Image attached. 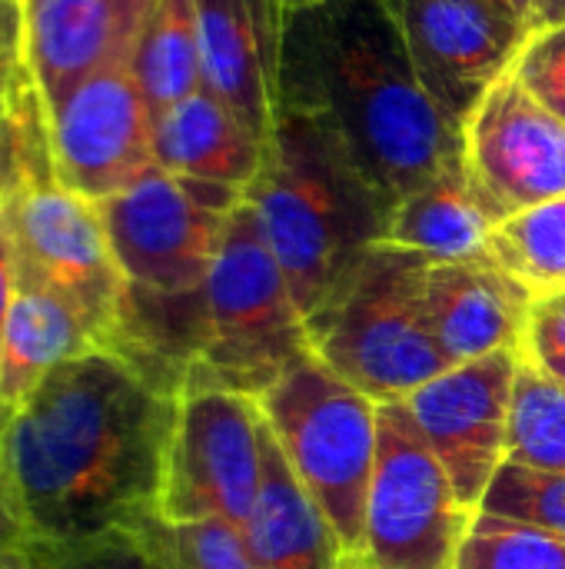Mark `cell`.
<instances>
[{"label": "cell", "instance_id": "cell-1", "mask_svg": "<svg viewBox=\"0 0 565 569\" xmlns=\"http://www.w3.org/2000/svg\"><path fill=\"white\" fill-rule=\"evenodd\" d=\"M176 393L117 350L57 367L0 423L27 543H77L157 513Z\"/></svg>", "mask_w": 565, "mask_h": 569}, {"label": "cell", "instance_id": "cell-2", "mask_svg": "<svg viewBox=\"0 0 565 569\" xmlns=\"http://www.w3.org/2000/svg\"><path fill=\"white\" fill-rule=\"evenodd\" d=\"M280 110L333 130L390 207L463 157V130L423 87L386 0L286 10Z\"/></svg>", "mask_w": 565, "mask_h": 569}, {"label": "cell", "instance_id": "cell-3", "mask_svg": "<svg viewBox=\"0 0 565 569\" xmlns=\"http://www.w3.org/2000/svg\"><path fill=\"white\" fill-rule=\"evenodd\" d=\"M243 200L276 253L303 320L383 243L393 207L320 120L280 110Z\"/></svg>", "mask_w": 565, "mask_h": 569}, {"label": "cell", "instance_id": "cell-4", "mask_svg": "<svg viewBox=\"0 0 565 569\" xmlns=\"http://www.w3.org/2000/svg\"><path fill=\"white\" fill-rule=\"evenodd\" d=\"M0 220L13 253V277L57 293L103 350H120L130 283L113 257L100 203L57 177L50 137L7 160Z\"/></svg>", "mask_w": 565, "mask_h": 569}, {"label": "cell", "instance_id": "cell-5", "mask_svg": "<svg viewBox=\"0 0 565 569\" xmlns=\"http://www.w3.org/2000/svg\"><path fill=\"white\" fill-rule=\"evenodd\" d=\"M306 347V320L286 273L253 207L240 200L196 297L193 357L180 387H216L256 400Z\"/></svg>", "mask_w": 565, "mask_h": 569}, {"label": "cell", "instance_id": "cell-6", "mask_svg": "<svg viewBox=\"0 0 565 569\" xmlns=\"http://www.w3.org/2000/svg\"><path fill=\"white\" fill-rule=\"evenodd\" d=\"M426 263L423 253L380 243L306 317L310 350L376 403H403L453 367L426 313Z\"/></svg>", "mask_w": 565, "mask_h": 569}, {"label": "cell", "instance_id": "cell-7", "mask_svg": "<svg viewBox=\"0 0 565 569\" xmlns=\"http://www.w3.org/2000/svg\"><path fill=\"white\" fill-rule=\"evenodd\" d=\"M290 470L336 527L350 567L363 550L366 497L380 450V403L310 347L256 397Z\"/></svg>", "mask_w": 565, "mask_h": 569}, {"label": "cell", "instance_id": "cell-8", "mask_svg": "<svg viewBox=\"0 0 565 569\" xmlns=\"http://www.w3.org/2000/svg\"><path fill=\"white\" fill-rule=\"evenodd\" d=\"M240 190L150 167L100 203L113 257L143 300H190L203 290Z\"/></svg>", "mask_w": 565, "mask_h": 569}, {"label": "cell", "instance_id": "cell-9", "mask_svg": "<svg viewBox=\"0 0 565 569\" xmlns=\"http://www.w3.org/2000/svg\"><path fill=\"white\" fill-rule=\"evenodd\" d=\"M470 510L403 403H380V450L356 569H456Z\"/></svg>", "mask_w": 565, "mask_h": 569}, {"label": "cell", "instance_id": "cell-10", "mask_svg": "<svg viewBox=\"0 0 565 569\" xmlns=\"http://www.w3.org/2000/svg\"><path fill=\"white\" fill-rule=\"evenodd\" d=\"M260 403L233 390L180 387L157 513L170 523L220 520L243 530L260 493Z\"/></svg>", "mask_w": 565, "mask_h": 569}, {"label": "cell", "instance_id": "cell-11", "mask_svg": "<svg viewBox=\"0 0 565 569\" xmlns=\"http://www.w3.org/2000/svg\"><path fill=\"white\" fill-rule=\"evenodd\" d=\"M50 150L57 177L93 203L110 200L157 167L153 107L130 60L87 73L50 107Z\"/></svg>", "mask_w": 565, "mask_h": 569}, {"label": "cell", "instance_id": "cell-12", "mask_svg": "<svg viewBox=\"0 0 565 569\" xmlns=\"http://www.w3.org/2000/svg\"><path fill=\"white\" fill-rule=\"evenodd\" d=\"M410 60L453 127L513 70L529 27L496 0H386Z\"/></svg>", "mask_w": 565, "mask_h": 569}, {"label": "cell", "instance_id": "cell-13", "mask_svg": "<svg viewBox=\"0 0 565 569\" xmlns=\"http://www.w3.org/2000/svg\"><path fill=\"white\" fill-rule=\"evenodd\" d=\"M463 163L480 200L503 223L565 197V120L543 107L509 70L470 113Z\"/></svg>", "mask_w": 565, "mask_h": 569}, {"label": "cell", "instance_id": "cell-14", "mask_svg": "<svg viewBox=\"0 0 565 569\" xmlns=\"http://www.w3.org/2000/svg\"><path fill=\"white\" fill-rule=\"evenodd\" d=\"M516 367L519 353H490L450 367L403 400L470 510H480L493 477L506 463Z\"/></svg>", "mask_w": 565, "mask_h": 569}, {"label": "cell", "instance_id": "cell-15", "mask_svg": "<svg viewBox=\"0 0 565 569\" xmlns=\"http://www.w3.org/2000/svg\"><path fill=\"white\" fill-rule=\"evenodd\" d=\"M280 0H200L203 90L226 103L250 133L270 143L280 120Z\"/></svg>", "mask_w": 565, "mask_h": 569}, {"label": "cell", "instance_id": "cell-16", "mask_svg": "<svg viewBox=\"0 0 565 569\" xmlns=\"http://www.w3.org/2000/svg\"><path fill=\"white\" fill-rule=\"evenodd\" d=\"M423 300L433 333L453 367L503 350H526L536 297L493 260H430L423 270Z\"/></svg>", "mask_w": 565, "mask_h": 569}, {"label": "cell", "instance_id": "cell-17", "mask_svg": "<svg viewBox=\"0 0 565 569\" xmlns=\"http://www.w3.org/2000/svg\"><path fill=\"white\" fill-rule=\"evenodd\" d=\"M157 0H23L33 73L53 107L87 73L130 60Z\"/></svg>", "mask_w": 565, "mask_h": 569}, {"label": "cell", "instance_id": "cell-18", "mask_svg": "<svg viewBox=\"0 0 565 569\" xmlns=\"http://www.w3.org/2000/svg\"><path fill=\"white\" fill-rule=\"evenodd\" d=\"M240 533L256 569H350L336 527L290 470L266 417L260 493Z\"/></svg>", "mask_w": 565, "mask_h": 569}, {"label": "cell", "instance_id": "cell-19", "mask_svg": "<svg viewBox=\"0 0 565 569\" xmlns=\"http://www.w3.org/2000/svg\"><path fill=\"white\" fill-rule=\"evenodd\" d=\"M263 157L266 143L203 87L153 113V163L167 173L246 193Z\"/></svg>", "mask_w": 565, "mask_h": 569}, {"label": "cell", "instance_id": "cell-20", "mask_svg": "<svg viewBox=\"0 0 565 569\" xmlns=\"http://www.w3.org/2000/svg\"><path fill=\"white\" fill-rule=\"evenodd\" d=\"M93 350L103 347L57 293L13 277V300L0 337V423L27 407L57 367Z\"/></svg>", "mask_w": 565, "mask_h": 569}, {"label": "cell", "instance_id": "cell-21", "mask_svg": "<svg viewBox=\"0 0 565 569\" xmlns=\"http://www.w3.org/2000/svg\"><path fill=\"white\" fill-rule=\"evenodd\" d=\"M496 227L500 223L480 200L463 157H456L393 207L383 243L443 263H480L490 260Z\"/></svg>", "mask_w": 565, "mask_h": 569}, {"label": "cell", "instance_id": "cell-22", "mask_svg": "<svg viewBox=\"0 0 565 569\" xmlns=\"http://www.w3.org/2000/svg\"><path fill=\"white\" fill-rule=\"evenodd\" d=\"M130 67L153 113L203 87L200 0H157L137 33Z\"/></svg>", "mask_w": 565, "mask_h": 569}, {"label": "cell", "instance_id": "cell-23", "mask_svg": "<svg viewBox=\"0 0 565 569\" xmlns=\"http://www.w3.org/2000/svg\"><path fill=\"white\" fill-rule=\"evenodd\" d=\"M490 260L536 300L565 293V197L506 217L493 230Z\"/></svg>", "mask_w": 565, "mask_h": 569}, {"label": "cell", "instance_id": "cell-24", "mask_svg": "<svg viewBox=\"0 0 565 569\" xmlns=\"http://www.w3.org/2000/svg\"><path fill=\"white\" fill-rule=\"evenodd\" d=\"M506 463L565 473V387L523 353L509 403Z\"/></svg>", "mask_w": 565, "mask_h": 569}, {"label": "cell", "instance_id": "cell-25", "mask_svg": "<svg viewBox=\"0 0 565 569\" xmlns=\"http://www.w3.org/2000/svg\"><path fill=\"white\" fill-rule=\"evenodd\" d=\"M456 569H565V537L536 523L476 510Z\"/></svg>", "mask_w": 565, "mask_h": 569}, {"label": "cell", "instance_id": "cell-26", "mask_svg": "<svg viewBox=\"0 0 565 569\" xmlns=\"http://www.w3.org/2000/svg\"><path fill=\"white\" fill-rule=\"evenodd\" d=\"M167 569H256L243 533L220 520L170 523L160 513L130 523Z\"/></svg>", "mask_w": 565, "mask_h": 569}, {"label": "cell", "instance_id": "cell-27", "mask_svg": "<svg viewBox=\"0 0 565 569\" xmlns=\"http://www.w3.org/2000/svg\"><path fill=\"white\" fill-rule=\"evenodd\" d=\"M480 510L546 527L565 537V473L503 463Z\"/></svg>", "mask_w": 565, "mask_h": 569}, {"label": "cell", "instance_id": "cell-28", "mask_svg": "<svg viewBox=\"0 0 565 569\" xmlns=\"http://www.w3.org/2000/svg\"><path fill=\"white\" fill-rule=\"evenodd\" d=\"M27 569H167L153 547L133 530H107L77 543H27Z\"/></svg>", "mask_w": 565, "mask_h": 569}, {"label": "cell", "instance_id": "cell-29", "mask_svg": "<svg viewBox=\"0 0 565 569\" xmlns=\"http://www.w3.org/2000/svg\"><path fill=\"white\" fill-rule=\"evenodd\" d=\"M513 77L565 120V23L529 33L513 63Z\"/></svg>", "mask_w": 565, "mask_h": 569}, {"label": "cell", "instance_id": "cell-30", "mask_svg": "<svg viewBox=\"0 0 565 569\" xmlns=\"http://www.w3.org/2000/svg\"><path fill=\"white\" fill-rule=\"evenodd\" d=\"M563 350H565V293H556V297L536 300L523 357H546V353H563Z\"/></svg>", "mask_w": 565, "mask_h": 569}, {"label": "cell", "instance_id": "cell-31", "mask_svg": "<svg viewBox=\"0 0 565 569\" xmlns=\"http://www.w3.org/2000/svg\"><path fill=\"white\" fill-rule=\"evenodd\" d=\"M23 550H27V530H23L20 510H17L7 460H3V450H0V560L3 557H20Z\"/></svg>", "mask_w": 565, "mask_h": 569}, {"label": "cell", "instance_id": "cell-32", "mask_svg": "<svg viewBox=\"0 0 565 569\" xmlns=\"http://www.w3.org/2000/svg\"><path fill=\"white\" fill-rule=\"evenodd\" d=\"M10 300H13V253H10V240H7V230L0 220V337H3Z\"/></svg>", "mask_w": 565, "mask_h": 569}, {"label": "cell", "instance_id": "cell-33", "mask_svg": "<svg viewBox=\"0 0 565 569\" xmlns=\"http://www.w3.org/2000/svg\"><path fill=\"white\" fill-rule=\"evenodd\" d=\"M559 23H565V0H536L533 30H546V27H559Z\"/></svg>", "mask_w": 565, "mask_h": 569}, {"label": "cell", "instance_id": "cell-34", "mask_svg": "<svg viewBox=\"0 0 565 569\" xmlns=\"http://www.w3.org/2000/svg\"><path fill=\"white\" fill-rule=\"evenodd\" d=\"M506 13H513L523 27H529L533 33V13H536V0H496Z\"/></svg>", "mask_w": 565, "mask_h": 569}, {"label": "cell", "instance_id": "cell-35", "mask_svg": "<svg viewBox=\"0 0 565 569\" xmlns=\"http://www.w3.org/2000/svg\"><path fill=\"white\" fill-rule=\"evenodd\" d=\"M529 360H536L553 380H559L565 387V350L563 353H546V357H529Z\"/></svg>", "mask_w": 565, "mask_h": 569}, {"label": "cell", "instance_id": "cell-36", "mask_svg": "<svg viewBox=\"0 0 565 569\" xmlns=\"http://www.w3.org/2000/svg\"><path fill=\"white\" fill-rule=\"evenodd\" d=\"M0 569H27L23 553H20V557H3V560H0Z\"/></svg>", "mask_w": 565, "mask_h": 569}, {"label": "cell", "instance_id": "cell-37", "mask_svg": "<svg viewBox=\"0 0 565 569\" xmlns=\"http://www.w3.org/2000/svg\"><path fill=\"white\" fill-rule=\"evenodd\" d=\"M286 10H296V7H310V3H316V0H280Z\"/></svg>", "mask_w": 565, "mask_h": 569}, {"label": "cell", "instance_id": "cell-38", "mask_svg": "<svg viewBox=\"0 0 565 569\" xmlns=\"http://www.w3.org/2000/svg\"><path fill=\"white\" fill-rule=\"evenodd\" d=\"M0 200H3V173H0Z\"/></svg>", "mask_w": 565, "mask_h": 569}, {"label": "cell", "instance_id": "cell-39", "mask_svg": "<svg viewBox=\"0 0 565 569\" xmlns=\"http://www.w3.org/2000/svg\"><path fill=\"white\" fill-rule=\"evenodd\" d=\"M350 569H356V567H350Z\"/></svg>", "mask_w": 565, "mask_h": 569}, {"label": "cell", "instance_id": "cell-40", "mask_svg": "<svg viewBox=\"0 0 565 569\" xmlns=\"http://www.w3.org/2000/svg\"><path fill=\"white\" fill-rule=\"evenodd\" d=\"M0 3H3V0H0Z\"/></svg>", "mask_w": 565, "mask_h": 569}]
</instances>
